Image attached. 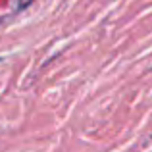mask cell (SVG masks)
<instances>
[{"label":"cell","mask_w":152,"mask_h":152,"mask_svg":"<svg viewBox=\"0 0 152 152\" xmlns=\"http://www.w3.org/2000/svg\"><path fill=\"white\" fill-rule=\"evenodd\" d=\"M35 0H18V4H15V12H21V10H25L27 6H31Z\"/></svg>","instance_id":"1"}]
</instances>
